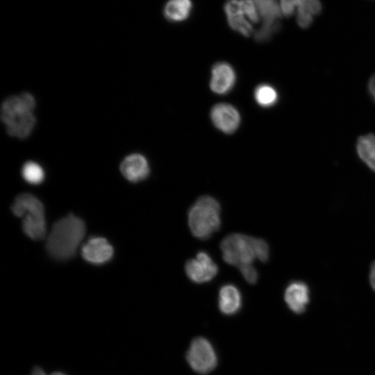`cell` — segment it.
<instances>
[{
  "mask_svg": "<svg viewBox=\"0 0 375 375\" xmlns=\"http://www.w3.org/2000/svg\"><path fill=\"white\" fill-rule=\"evenodd\" d=\"M85 234L83 220L69 214L53 224L46 242L47 251L57 260L70 259L75 255Z\"/></svg>",
  "mask_w": 375,
  "mask_h": 375,
  "instance_id": "6da1fadb",
  "label": "cell"
},
{
  "mask_svg": "<svg viewBox=\"0 0 375 375\" xmlns=\"http://www.w3.org/2000/svg\"><path fill=\"white\" fill-rule=\"evenodd\" d=\"M35 106V99L29 92L12 95L4 99L0 115L10 136L19 139L29 136L36 123L33 114Z\"/></svg>",
  "mask_w": 375,
  "mask_h": 375,
  "instance_id": "7a4b0ae2",
  "label": "cell"
},
{
  "mask_svg": "<svg viewBox=\"0 0 375 375\" xmlns=\"http://www.w3.org/2000/svg\"><path fill=\"white\" fill-rule=\"evenodd\" d=\"M224 260L238 269L252 265L255 259L265 262L269 259V246L262 239L241 233H231L221 242Z\"/></svg>",
  "mask_w": 375,
  "mask_h": 375,
  "instance_id": "3957f363",
  "label": "cell"
},
{
  "mask_svg": "<svg viewBox=\"0 0 375 375\" xmlns=\"http://www.w3.org/2000/svg\"><path fill=\"white\" fill-rule=\"evenodd\" d=\"M221 207L210 196H202L190 207L188 217L190 230L195 238L207 240L221 226Z\"/></svg>",
  "mask_w": 375,
  "mask_h": 375,
  "instance_id": "277c9868",
  "label": "cell"
},
{
  "mask_svg": "<svg viewBox=\"0 0 375 375\" xmlns=\"http://www.w3.org/2000/svg\"><path fill=\"white\" fill-rule=\"evenodd\" d=\"M11 210L17 217L24 216L22 230L28 238L33 240L45 238L44 208L38 198L29 193L20 194L15 197Z\"/></svg>",
  "mask_w": 375,
  "mask_h": 375,
  "instance_id": "5b68a950",
  "label": "cell"
},
{
  "mask_svg": "<svg viewBox=\"0 0 375 375\" xmlns=\"http://www.w3.org/2000/svg\"><path fill=\"white\" fill-rule=\"evenodd\" d=\"M190 367L196 372L206 374L217 365V356L212 344L205 338H194L186 353Z\"/></svg>",
  "mask_w": 375,
  "mask_h": 375,
  "instance_id": "8992f818",
  "label": "cell"
},
{
  "mask_svg": "<svg viewBox=\"0 0 375 375\" xmlns=\"http://www.w3.org/2000/svg\"><path fill=\"white\" fill-rule=\"evenodd\" d=\"M262 19V25L254 34L259 42L268 41L278 31L282 12L276 0H251Z\"/></svg>",
  "mask_w": 375,
  "mask_h": 375,
  "instance_id": "52a82bcc",
  "label": "cell"
},
{
  "mask_svg": "<svg viewBox=\"0 0 375 375\" xmlns=\"http://www.w3.org/2000/svg\"><path fill=\"white\" fill-rule=\"evenodd\" d=\"M279 5L285 17L292 16L297 10V22L302 28L309 27L313 17L322 10L319 0H279Z\"/></svg>",
  "mask_w": 375,
  "mask_h": 375,
  "instance_id": "ba28073f",
  "label": "cell"
},
{
  "mask_svg": "<svg viewBox=\"0 0 375 375\" xmlns=\"http://www.w3.org/2000/svg\"><path fill=\"white\" fill-rule=\"evenodd\" d=\"M185 271L190 281L203 283L211 281L217 275L218 267L207 252L199 251L195 258L185 262Z\"/></svg>",
  "mask_w": 375,
  "mask_h": 375,
  "instance_id": "9c48e42d",
  "label": "cell"
},
{
  "mask_svg": "<svg viewBox=\"0 0 375 375\" xmlns=\"http://www.w3.org/2000/svg\"><path fill=\"white\" fill-rule=\"evenodd\" d=\"M224 10L228 24L232 30L245 37L252 34L253 23L247 12L244 0H227Z\"/></svg>",
  "mask_w": 375,
  "mask_h": 375,
  "instance_id": "30bf717a",
  "label": "cell"
},
{
  "mask_svg": "<svg viewBox=\"0 0 375 375\" xmlns=\"http://www.w3.org/2000/svg\"><path fill=\"white\" fill-rule=\"evenodd\" d=\"M210 118L214 126L226 134L234 133L241 121L240 112L236 108L226 103L215 104L211 109Z\"/></svg>",
  "mask_w": 375,
  "mask_h": 375,
  "instance_id": "8fae6325",
  "label": "cell"
},
{
  "mask_svg": "<svg viewBox=\"0 0 375 375\" xmlns=\"http://www.w3.org/2000/svg\"><path fill=\"white\" fill-rule=\"evenodd\" d=\"M236 74L233 67L227 62L215 63L211 70L210 90L217 94H225L233 88Z\"/></svg>",
  "mask_w": 375,
  "mask_h": 375,
  "instance_id": "7c38bea8",
  "label": "cell"
},
{
  "mask_svg": "<svg viewBox=\"0 0 375 375\" xmlns=\"http://www.w3.org/2000/svg\"><path fill=\"white\" fill-rule=\"evenodd\" d=\"M119 169L123 176L132 183L144 181L150 172L148 160L140 153H132L124 158Z\"/></svg>",
  "mask_w": 375,
  "mask_h": 375,
  "instance_id": "4fadbf2b",
  "label": "cell"
},
{
  "mask_svg": "<svg viewBox=\"0 0 375 375\" xmlns=\"http://www.w3.org/2000/svg\"><path fill=\"white\" fill-rule=\"evenodd\" d=\"M113 248L103 238H92L81 248L82 257L92 264H103L113 256Z\"/></svg>",
  "mask_w": 375,
  "mask_h": 375,
  "instance_id": "5bb4252c",
  "label": "cell"
},
{
  "mask_svg": "<svg viewBox=\"0 0 375 375\" xmlns=\"http://www.w3.org/2000/svg\"><path fill=\"white\" fill-rule=\"evenodd\" d=\"M309 289L301 281H293L286 288L284 293L285 301L289 308L295 313H301L309 302Z\"/></svg>",
  "mask_w": 375,
  "mask_h": 375,
  "instance_id": "9a60e30c",
  "label": "cell"
},
{
  "mask_svg": "<svg viewBox=\"0 0 375 375\" xmlns=\"http://www.w3.org/2000/svg\"><path fill=\"white\" fill-rule=\"evenodd\" d=\"M242 296L238 288L232 284L221 287L219 291L218 306L222 313L232 315L241 308Z\"/></svg>",
  "mask_w": 375,
  "mask_h": 375,
  "instance_id": "2e32d148",
  "label": "cell"
},
{
  "mask_svg": "<svg viewBox=\"0 0 375 375\" xmlns=\"http://www.w3.org/2000/svg\"><path fill=\"white\" fill-rule=\"evenodd\" d=\"M192 8L191 0H169L163 8V15L171 22H181L190 17Z\"/></svg>",
  "mask_w": 375,
  "mask_h": 375,
  "instance_id": "e0dca14e",
  "label": "cell"
},
{
  "mask_svg": "<svg viewBox=\"0 0 375 375\" xmlns=\"http://www.w3.org/2000/svg\"><path fill=\"white\" fill-rule=\"evenodd\" d=\"M356 150L360 158L375 172V135L360 136L356 143Z\"/></svg>",
  "mask_w": 375,
  "mask_h": 375,
  "instance_id": "ac0fdd59",
  "label": "cell"
},
{
  "mask_svg": "<svg viewBox=\"0 0 375 375\" xmlns=\"http://www.w3.org/2000/svg\"><path fill=\"white\" fill-rule=\"evenodd\" d=\"M256 102L262 108H271L278 100L277 90L271 85L262 83L258 85L253 93Z\"/></svg>",
  "mask_w": 375,
  "mask_h": 375,
  "instance_id": "d6986e66",
  "label": "cell"
},
{
  "mask_svg": "<svg viewBox=\"0 0 375 375\" xmlns=\"http://www.w3.org/2000/svg\"><path fill=\"white\" fill-rule=\"evenodd\" d=\"M24 179L30 184L38 185L44 179V172L42 167L33 161H28L22 168Z\"/></svg>",
  "mask_w": 375,
  "mask_h": 375,
  "instance_id": "ffe728a7",
  "label": "cell"
},
{
  "mask_svg": "<svg viewBox=\"0 0 375 375\" xmlns=\"http://www.w3.org/2000/svg\"><path fill=\"white\" fill-rule=\"evenodd\" d=\"M245 281L249 284H255L258 280V272L252 265L243 266L239 268Z\"/></svg>",
  "mask_w": 375,
  "mask_h": 375,
  "instance_id": "44dd1931",
  "label": "cell"
},
{
  "mask_svg": "<svg viewBox=\"0 0 375 375\" xmlns=\"http://www.w3.org/2000/svg\"><path fill=\"white\" fill-rule=\"evenodd\" d=\"M367 89L369 95L373 101L375 102V74H373L369 80L367 84Z\"/></svg>",
  "mask_w": 375,
  "mask_h": 375,
  "instance_id": "7402d4cb",
  "label": "cell"
},
{
  "mask_svg": "<svg viewBox=\"0 0 375 375\" xmlns=\"http://www.w3.org/2000/svg\"><path fill=\"white\" fill-rule=\"evenodd\" d=\"M29 375H47L45 370L40 365H35Z\"/></svg>",
  "mask_w": 375,
  "mask_h": 375,
  "instance_id": "603a6c76",
  "label": "cell"
},
{
  "mask_svg": "<svg viewBox=\"0 0 375 375\" xmlns=\"http://www.w3.org/2000/svg\"><path fill=\"white\" fill-rule=\"evenodd\" d=\"M369 282L372 289L375 291V262H374L371 266Z\"/></svg>",
  "mask_w": 375,
  "mask_h": 375,
  "instance_id": "cb8c5ba5",
  "label": "cell"
},
{
  "mask_svg": "<svg viewBox=\"0 0 375 375\" xmlns=\"http://www.w3.org/2000/svg\"><path fill=\"white\" fill-rule=\"evenodd\" d=\"M49 375H69V374H67V372L62 370H56V371L52 372Z\"/></svg>",
  "mask_w": 375,
  "mask_h": 375,
  "instance_id": "d4e9b609",
  "label": "cell"
}]
</instances>
